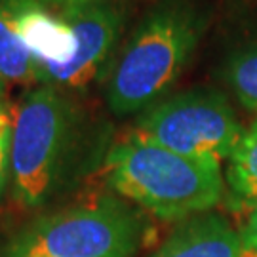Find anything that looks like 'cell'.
<instances>
[{
	"label": "cell",
	"instance_id": "obj_5",
	"mask_svg": "<svg viewBox=\"0 0 257 257\" xmlns=\"http://www.w3.org/2000/svg\"><path fill=\"white\" fill-rule=\"evenodd\" d=\"M229 99L215 90H189L170 95L147 109L134 138L179 155L223 164L244 136Z\"/></svg>",
	"mask_w": 257,
	"mask_h": 257
},
{
	"label": "cell",
	"instance_id": "obj_1",
	"mask_svg": "<svg viewBox=\"0 0 257 257\" xmlns=\"http://www.w3.org/2000/svg\"><path fill=\"white\" fill-rule=\"evenodd\" d=\"M110 189L162 221L211 211L225 194L221 164L130 136L105 160Z\"/></svg>",
	"mask_w": 257,
	"mask_h": 257
},
{
	"label": "cell",
	"instance_id": "obj_16",
	"mask_svg": "<svg viewBox=\"0 0 257 257\" xmlns=\"http://www.w3.org/2000/svg\"><path fill=\"white\" fill-rule=\"evenodd\" d=\"M0 95H2V76H0Z\"/></svg>",
	"mask_w": 257,
	"mask_h": 257
},
{
	"label": "cell",
	"instance_id": "obj_11",
	"mask_svg": "<svg viewBox=\"0 0 257 257\" xmlns=\"http://www.w3.org/2000/svg\"><path fill=\"white\" fill-rule=\"evenodd\" d=\"M225 80L240 105L257 114V40L230 55Z\"/></svg>",
	"mask_w": 257,
	"mask_h": 257
},
{
	"label": "cell",
	"instance_id": "obj_8",
	"mask_svg": "<svg viewBox=\"0 0 257 257\" xmlns=\"http://www.w3.org/2000/svg\"><path fill=\"white\" fill-rule=\"evenodd\" d=\"M151 257H251L240 232L215 211L179 221Z\"/></svg>",
	"mask_w": 257,
	"mask_h": 257
},
{
	"label": "cell",
	"instance_id": "obj_4",
	"mask_svg": "<svg viewBox=\"0 0 257 257\" xmlns=\"http://www.w3.org/2000/svg\"><path fill=\"white\" fill-rule=\"evenodd\" d=\"M145 225L118 198H99L44 215L8 244L4 257H136Z\"/></svg>",
	"mask_w": 257,
	"mask_h": 257
},
{
	"label": "cell",
	"instance_id": "obj_13",
	"mask_svg": "<svg viewBox=\"0 0 257 257\" xmlns=\"http://www.w3.org/2000/svg\"><path fill=\"white\" fill-rule=\"evenodd\" d=\"M12 143V116L0 109V151L10 147Z\"/></svg>",
	"mask_w": 257,
	"mask_h": 257
},
{
	"label": "cell",
	"instance_id": "obj_3",
	"mask_svg": "<svg viewBox=\"0 0 257 257\" xmlns=\"http://www.w3.org/2000/svg\"><path fill=\"white\" fill-rule=\"evenodd\" d=\"M80 139V114L54 86L27 92L12 118L10 172L16 198L40 208L63 187Z\"/></svg>",
	"mask_w": 257,
	"mask_h": 257
},
{
	"label": "cell",
	"instance_id": "obj_2",
	"mask_svg": "<svg viewBox=\"0 0 257 257\" xmlns=\"http://www.w3.org/2000/svg\"><path fill=\"white\" fill-rule=\"evenodd\" d=\"M202 33L204 19L185 4L151 12L110 67L105 86L109 109L126 116L162 101L191 61Z\"/></svg>",
	"mask_w": 257,
	"mask_h": 257
},
{
	"label": "cell",
	"instance_id": "obj_15",
	"mask_svg": "<svg viewBox=\"0 0 257 257\" xmlns=\"http://www.w3.org/2000/svg\"><path fill=\"white\" fill-rule=\"evenodd\" d=\"M54 2H59L65 6H74V4H93V2H101V0H54Z\"/></svg>",
	"mask_w": 257,
	"mask_h": 257
},
{
	"label": "cell",
	"instance_id": "obj_7",
	"mask_svg": "<svg viewBox=\"0 0 257 257\" xmlns=\"http://www.w3.org/2000/svg\"><path fill=\"white\" fill-rule=\"evenodd\" d=\"M19 38L37 65H57L74 54V35L59 14L48 12L38 0H2Z\"/></svg>",
	"mask_w": 257,
	"mask_h": 257
},
{
	"label": "cell",
	"instance_id": "obj_10",
	"mask_svg": "<svg viewBox=\"0 0 257 257\" xmlns=\"http://www.w3.org/2000/svg\"><path fill=\"white\" fill-rule=\"evenodd\" d=\"M0 76L16 82H37V63L19 38L6 10L0 6Z\"/></svg>",
	"mask_w": 257,
	"mask_h": 257
},
{
	"label": "cell",
	"instance_id": "obj_12",
	"mask_svg": "<svg viewBox=\"0 0 257 257\" xmlns=\"http://www.w3.org/2000/svg\"><path fill=\"white\" fill-rule=\"evenodd\" d=\"M238 232L246 251L251 257H257V206L248 211V217H246Z\"/></svg>",
	"mask_w": 257,
	"mask_h": 257
},
{
	"label": "cell",
	"instance_id": "obj_6",
	"mask_svg": "<svg viewBox=\"0 0 257 257\" xmlns=\"http://www.w3.org/2000/svg\"><path fill=\"white\" fill-rule=\"evenodd\" d=\"M61 18L74 35V54L57 65H37V80L57 90L84 92L99 76L116 46L122 14L103 2L65 6Z\"/></svg>",
	"mask_w": 257,
	"mask_h": 257
},
{
	"label": "cell",
	"instance_id": "obj_9",
	"mask_svg": "<svg viewBox=\"0 0 257 257\" xmlns=\"http://www.w3.org/2000/svg\"><path fill=\"white\" fill-rule=\"evenodd\" d=\"M225 181L230 191L232 200L240 208H255L257 206V116L244 130L236 149L227 160Z\"/></svg>",
	"mask_w": 257,
	"mask_h": 257
},
{
	"label": "cell",
	"instance_id": "obj_14",
	"mask_svg": "<svg viewBox=\"0 0 257 257\" xmlns=\"http://www.w3.org/2000/svg\"><path fill=\"white\" fill-rule=\"evenodd\" d=\"M8 174H10V147L0 151V196L6 189L8 183Z\"/></svg>",
	"mask_w": 257,
	"mask_h": 257
}]
</instances>
